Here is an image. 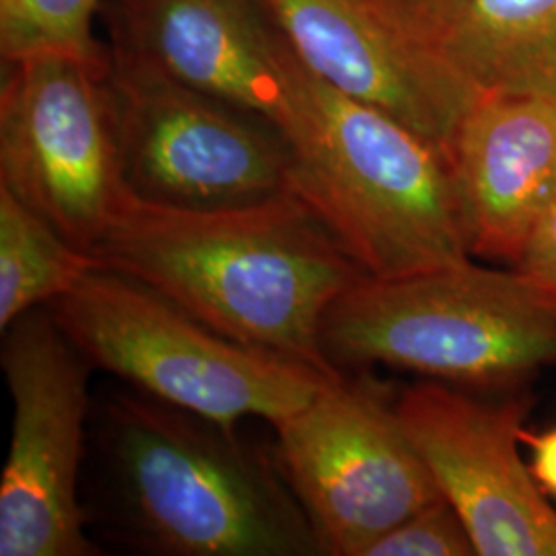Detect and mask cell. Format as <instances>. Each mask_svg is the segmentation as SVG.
<instances>
[{"instance_id":"16","label":"cell","mask_w":556,"mask_h":556,"mask_svg":"<svg viewBox=\"0 0 556 556\" xmlns=\"http://www.w3.org/2000/svg\"><path fill=\"white\" fill-rule=\"evenodd\" d=\"M100 0H0L2 62L40 52L105 59L93 29Z\"/></svg>"},{"instance_id":"11","label":"cell","mask_w":556,"mask_h":556,"mask_svg":"<svg viewBox=\"0 0 556 556\" xmlns=\"http://www.w3.org/2000/svg\"><path fill=\"white\" fill-rule=\"evenodd\" d=\"M394 410L480 556H556V509L521 443V402L486 404L443 381L408 386Z\"/></svg>"},{"instance_id":"20","label":"cell","mask_w":556,"mask_h":556,"mask_svg":"<svg viewBox=\"0 0 556 556\" xmlns=\"http://www.w3.org/2000/svg\"><path fill=\"white\" fill-rule=\"evenodd\" d=\"M521 443L530 447V470L544 493L556 497V427L542 433L521 431Z\"/></svg>"},{"instance_id":"1","label":"cell","mask_w":556,"mask_h":556,"mask_svg":"<svg viewBox=\"0 0 556 556\" xmlns=\"http://www.w3.org/2000/svg\"><path fill=\"white\" fill-rule=\"evenodd\" d=\"M91 254L225 337L342 376L321 349V326L365 275L295 192L179 208L126 188Z\"/></svg>"},{"instance_id":"19","label":"cell","mask_w":556,"mask_h":556,"mask_svg":"<svg viewBox=\"0 0 556 556\" xmlns=\"http://www.w3.org/2000/svg\"><path fill=\"white\" fill-rule=\"evenodd\" d=\"M397 11L410 21L418 31L435 41L443 27L456 17L468 0H392Z\"/></svg>"},{"instance_id":"9","label":"cell","mask_w":556,"mask_h":556,"mask_svg":"<svg viewBox=\"0 0 556 556\" xmlns=\"http://www.w3.org/2000/svg\"><path fill=\"white\" fill-rule=\"evenodd\" d=\"M277 429V457L324 553L365 556L404 517L441 497L394 402L367 379H328Z\"/></svg>"},{"instance_id":"10","label":"cell","mask_w":556,"mask_h":556,"mask_svg":"<svg viewBox=\"0 0 556 556\" xmlns=\"http://www.w3.org/2000/svg\"><path fill=\"white\" fill-rule=\"evenodd\" d=\"M262 2L309 73L452 157L459 124L480 91L392 0Z\"/></svg>"},{"instance_id":"12","label":"cell","mask_w":556,"mask_h":556,"mask_svg":"<svg viewBox=\"0 0 556 556\" xmlns=\"http://www.w3.org/2000/svg\"><path fill=\"white\" fill-rule=\"evenodd\" d=\"M110 25L112 48L289 126L293 50L262 0H112Z\"/></svg>"},{"instance_id":"8","label":"cell","mask_w":556,"mask_h":556,"mask_svg":"<svg viewBox=\"0 0 556 556\" xmlns=\"http://www.w3.org/2000/svg\"><path fill=\"white\" fill-rule=\"evenodd\" d=\"M2 334L13 427L0 478V556L100 555L79 493L93 367L50 309L23 314Z\"/></svg>"},{"instance_id":"5","label":"cell","mask_w":556,"mask_h":556,"mask_svg":"<svg viewBox=\"0 0 556 556\" xmlns=\"http://www.w3.org/2000/svg\"><path fill=\"white\" fill-rule=\"evenodd\" d=\"M48 309L91 367L229 429L243 418L277 425L334 379L225 337L151 287L103 266Z\"/></svg>"},{"instance_id":"18","label":"cell","mask_w":556,"mask_h":556,"mask_svg":"<svg viewBox=\"0 0 556 556\" xmlns=\"http://www.w3.org/2000/svg\"><path fill=\"white\" fill-rule=\"evenodd\" d=\"M516 268L556 289V199L538 220Z\"/></svg>"},{"instance_id":"3","label":"cell","mask_w":556,"mask_h":556,"mask_svg":"<svg viewBox=\"0 0 556 556\" xmlns=\"http://www.w3.org/2000/svg\"><path fill=\"white\" fill-rule=\"evenodd\" d=\"M291 83L282 135L293 192L365 277H413L470 260L454 169L435 144L319 79L295 52Z\"/></svg>"},{"instance_id":"13","label":"cell","mask_w":556,"mask_h":556,"mask_svg":"<svg viewBox=\"0 0 556 556\" xmlns=\"http://www.w3.org/2000/svg\"><path fill=\"white\" fill-rule=\"evenodd\" d=\"M450 161L470 254L516 266L556 199V101L480 91Z\"/></svg>"},{"instance_id":"4","label":"cell","mask_w":556,"mask_h":556,"mask_svg":"<svg viewBox=\"0 0 556 556\" xmlns=\"http://www.w3.org/2000/svg\"><path fill=\"white\" fill-rule=\"evenodd\" d=\"M321 349L340 371L386 365L450 386H505L556 365V289L470 260L361 278L326 314Z\"/></svg>"},{"instance_id":"2","label":"cell","mask_w":556,"mask_h":556,"mask_svg":"<svg viewBox=\"0 0 556 556\" xmlns=\"http://www.w3.org/2000/svg\"><path fill=\"white\" fill-rule=\"evenodd\" d=\"M101 521L157 556L326 555L277 452L147 394H114L96 422Z\"/></svg>"},{"instance_id":"6","label":"cell","mask_w":556,"mask_h":556,"mask_svg":"<svg viewBox=\"0 0 556 556\" xmlns=\"http://www.w3.org/2000/svg\"><path fill=\"white\" fill-rule=\"evenodd\" d=\"M124 186L179 208H227L293 192V153L268 119L110 46L105 73Z\"/></svg>"},{"instance_id":"17","label":"cell","mask_w":556,"mask_h":556,"mask_svg":"<svg viewBox=\"0 0 556 556\" xmlns=\"http://www.w3.org/2000/svg\"><path fill=\"white\" fill-rule=\"evenodd\" d=\"M470 555H477V546L466 523L445 497L435 498L404 517L365 551V556Z\"/></svg>"},{"instance_id":"14","label":"cell","mask_w":556,"mask_h":556,"mask_svg":"<svg viewBox=\"0 0 556 556\" xmlns=\"http://www.w3.org/2000/svg\"><path fill=\"white\" fill-rule=\"evenodd\" d=\"M435 43L478 91L556 101V0H468Z\"/></svg>"},{"instance_id":"7","label":"cell","mask_w":556,"mask_h":556,"mask_svg":"<svg viewBox=\"0 0 556 556\" xmlns=\"http://www.w3.org/2000/svg\"><path fill=\"white\" fill-rule=\"evenodd\" d=\"M2 64L0 186L91 254L126 190L105 87L110 52Z\"/></svg>"},{"instance_id":"15","label":"cell","mask_w":556,"mask_h":556,"mask_svg":"<svg viewBox=\"0 0 556 556\" xmlns=\"http://www.w3.org/2000/svg\"><path fill=\"white\" fill-rule=\"evenodd\" d=\"M100 260L0 186V330L68 295Z\"/></svg>"}]
</instances>
